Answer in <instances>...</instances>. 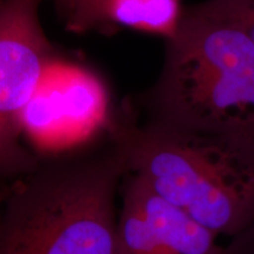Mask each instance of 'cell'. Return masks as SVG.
I'll list each match as a JSON object with an SVG mask.
<instances>
[{
    "instance_id": "1",
    "label": "cell",
    "mask_w": 254,
    "mask_h": 254,
    "mask_svg": "<svg viewBox=\"0 0 254 254\" xmlns=\"http://www.w3.org/2000/svg\"><path fill=\"white\" fill-rule=\"evenodd\" d=\"M140 104L146 123L254 142V40L239 0L184 8L160 74Z\"/></svg>"
},
{
    "instance_id": "2",
    "label": "cell",
    "mask_w": 254,
    "mask_h": 254,
    "mask_svg": "<svg viewBox=\"0 0 254 254\" xmlns=\"http://www.w3.org/2000/svg\"><path fill=\"white\" fill-rule=\"evenodd\" d=\"M127 173L109 129L73 150L39 155L8 184L0 254H113L117 194Z\"/></svg>"
},
{
    "instance_id": "3",
    "label": "cell",
    "mask_w": 254,
    "mask_h": 254,
    "mask_svg": "<svg viewBox=\"0 0 254 254\" xmlns=\"http://www.w3.org/2000/svg\"><path fill=\"white\" fill-rule=\"evenodd\" d=\"M109 132L128 173L217 237L254 219V142L139 123L129 107L116 111Z\"/></svg>"
},
{
    "instance_id": "4",
    "label": "cell",
    "mask_w": 254,
    "mask_h": 254,
    "mask_svg": "<svg viewBox=\"0 0 254 254\" xmlns=\"http://www.w3.org/2000/svg\"><path fill=\"white\" fill-rule=\"evenodd\" d=\"M43 0L0 2V180L33 170L39 155L26 147L21 117L57 53L40 21Z\"/></svg>"
},
{
    "instance_id": "5",
    "label": "cell",
    "mask_w": 254,
    "mask_h": 254,
    "mask_svg": "<svg viewBox=\"0 0 254 254\" xmlns=\"http://www.w3.org/2000/svg\"><path fill=\"white\" fill-rule=\"evenodd\" d=\"M116 111L97 73L58 56L24 110L21 131L36 154H59L107 132Z\"/></svg>"
},
{
    "instance_id": "6",
    "label": "cell",
    "mask_w": 254,
    "mask_h": 254,
    "mask_svg": "<svg viewBox=\"0 0 254 254\" xmlns=\"http://www.w3.org/2000/svg\"><path fill=\"white\" fill-rule=\"evenodd\" d=\"M113 254H221L217 236L168 204L138 176L122 182Z\"/></svg>"
},
{
    "instance_id": "7",
    "label": "cell",
    "mask_w": 254,
    "mask_h": 254,
    "mask_svg": "<svg viewBox=\"0 0 254 254\" xmlns=\"http://www.w3.org/2000/svg\"><path fill=\"white\" fill-rule=\"evenodd\" d=\"M182 0H106L95 18V27L112 25L172 38L179 27Z\"/></svg>"
},
{
    "instance_id": "8",
    "label": "cell",
    "mask_w": 254,
    "mask_h": 254,
    "mask_svg": "<svg viewBox=\"0 0 254 254\" xmlns=\"http://www.w3.org/2000/svg\"><path fill=\"white\" fill-rule=\"evenodd\" d=\"M105 1L106 0H57L68 27L73 31L94 28L97 13Z\"/></svg>"
},
{
    "instance_id": "9",
    "label": "cell",
    "mask_w": 254,
    "mask_h": 254,
    "mask_svg": "<svg viewBox=\"0 0 254 254\" xmlns=\"http://www.w3.org/2000/svg\"><path fill=\"white\" fill-rule=\"evenodd\" d=\"M221 254H254V219L222 246Z\"/></svg>"
},
{
    "instance_id": "10",
    "label": "cell",
    "mask_w": 254,
    "mask_h": 254,
    "mask_svg": "<svg viewBox=\"0 0 254 254\" xmlns=\"http://www.w3.org/2000/svg\"><path fill=\"white\" fill-rule=\"evenodd\" d=\"M239 9L244 24L254 40V0H239Z\"/></svg>"
},
{
    "instance_id": "11",
    "label": "cell",
    "mask_w": 254,
    "mask_h": 254,
    "mask_svg": "<svg viewBox=\"0 0 254 254\" xmlns=\"http://www.w3.org/2000/svg\"><path fill=\"white\" fill-rule=\"evenodd\" d=\"M8 184L9 183L1 182V180H0V213H1L2 202H4L6 193H7V190H8Z\"/></svg>"
}]
</instances>
